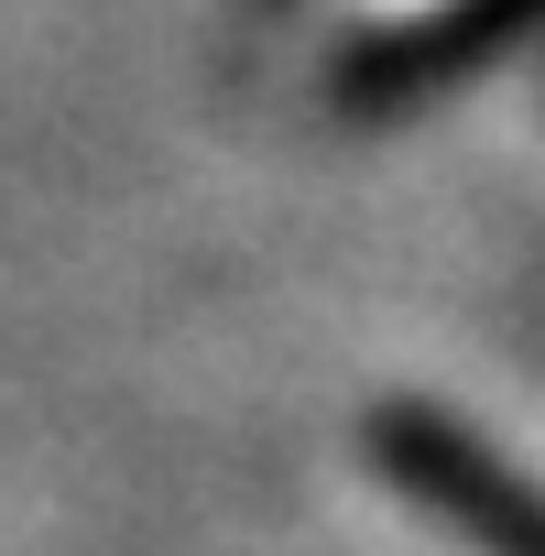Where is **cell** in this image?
<instances>
[{"mask_svg": "<svg viewBox=\"0 0 545 556\" xmlns=\"http://www.w3.org/2000/svg\"><path fill=\"white\" fill-rule=\"evenodd\" d=\"M371 458H382L436 523H458L480 556H545V491L512 480L469 426H447V415H426V404H382V415H371Z\"/></svg>", "mask_w": 545, "mask_h": 556, "instance_id": "1", "label": "cell"}, {"mask_svg": "<svg viewBox=\"0 0 545 556\" xmlns=\"http://www.w3.org/2000/svg\"><path fill=\"white\" fill-rule=\"evenodd\" d=\"M360 12H371V23H404V34H426V23H447V12H458V0H360Z\"/></svg>", "mask_w": 545, "mask_h": 556, "instance_id": "2", "label": "cell"}]
</instances>
